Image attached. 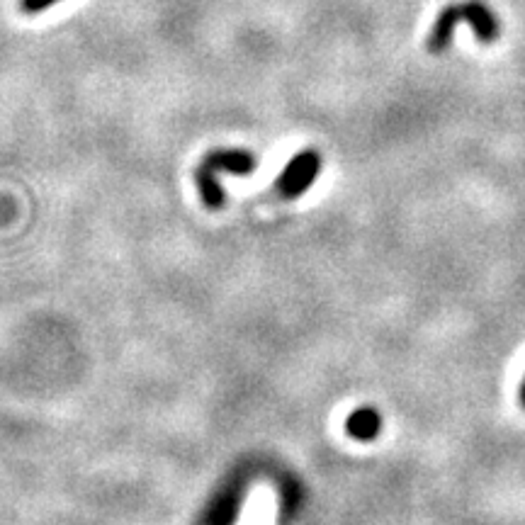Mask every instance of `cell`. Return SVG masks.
<instances>
[{
    "label": "cell",
    "instance_id": "6da1fadb",
    "mask_svg": "<svg viewBox=\"0 0 525 525\" xmlns=\"http://www.w3.org/2000/svg\"><path fill=\"white\" fill-rule=\"evenodd\" d=\"M462 22L472 27L474 37L479 39V44H494L501 35V25L496 20L494 10L489 5H484L482 0H467L460 5Z\"/></svg>",
    "mask_w": 525,
    "mask_h": 525
},
{
    "label": "cell",
    "instance_id": "7a4b0ae2",
    "mask_svg": "<svg viewBox=\"0 0 525 525\" xmlns=\"http://www.w3.org/2000/svg\"><path fill=\"white\" fill-rule=\"evenodd\" d=\"M457 22H462V10L460 5H448V8L440 10L438 20L433 22L431 35L426 39V49L431 54H443L445 49L453 44V35Z\"/></svg>",
    "mask_w": 525,
    "mask_h": 525
},
{
    "label": "cell",
    "instance_id": "3957f363",
    "mask_svg": "<svg viewBox=\"0 0 525 525\" xmlns=\"http://www.w3.org/2000/svg\"><path fill=\"white\" fill-rule=\"evenodd\" d=\"M316 168H319V158H316L314 151H307V154L297 156L295 161L287 166L285 178H282V185H285L290 193H297L302 190L304 185H309L314 180Z\"/></svg>",
    "mask_w": 525,
    "mask_h": 525
},
{
    "label": "cell",
    "instance_id": "277c9868",
    "mask_svg": "<svg viewBox=\"0 0 525 525\" xmlns=\"http://www.w3.org/2000/svg\"><path fill=\"white\" fill-rule=\"evenodd\" d=\"M348 431L360 440L375 438L377 433H380V416L372 409H360L358 414L348 421Z\"/></svg>",
    "mask_w": 525,
    "mask_h": 525
},
{
    "label": "cell",
    "instance_id": "5b68a950",
    "mask_svg": "<svg viewBox=\"0 0 525 525\" xmlns=\"http://www.w3.org/2000/svg\"><path fill=\"white\" fill-rule=\"evenodd\" d=\"M59 3V0H22V10H25V13H42V10H47V8H52V5Z\"/></svg>",
    "mask_w": 525,
    "mask_h": 525
},
{
    "label": "cell",
    "instance_id": "8992f818",
    "mask_svg": "<svg viewBox=\"0 0 525 525\" xmlns=\"http://www.w3.org/2000/svg\"><path fill=\"white\" fill-rule=\"evenodd\" d=\"M521 404H523V409H525V380H523V385H521Z\"/></svg>",
    "mask_w": 525,
    "mask_h": 525
}]
</instances>
